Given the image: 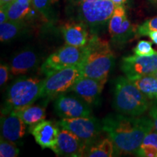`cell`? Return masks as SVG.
<instances>
[{
	"label": "cell",
	"instance_id": "obj_37",
	"mask_svg": "<svg viewBox=\"0 0 157 157\" xmlns=\"http://www.w3.org/2000/svg\"><path fill=\"white\" fill-rule=\"evenodd\" d=\"M153 75H154V76H155V77H156V78H157V71H155L154 73L153 74Z\"/></svg>",
	"mask_w": 157,
	"mask_h": 157
},
{
	"label": "cell",
	"instance_id": "obj_10",
	"mask_svg": "<svg viewBox=\"0 0 157 157\" xmlns=\"http://www.w3.org/2000/svg\"><path fill=\"white\" fill-rule=\"evenodd\" d=\"M54 109L60 119L90 117L92 113L91 106L81 98L63 94L57 97Z\"/></svg>",
	"mask_w": 157,
	"mask_h": 157
},
{
	"label": "cell",
	"instance_id": "obj_8",
	"mask_svg": "<svg viewBox=\"0 0 157 157\" xmlns=\"http://www.w3.org/2000/svg\"><path fill=\"white\" fill-rule=\"evenodd\" d=\"M57 124L59 127L68 129L79 137L87 145V148L98 140L99 135L103 131L102 123L92 116L62 119Z\"/></svg>",
	"mask_w": 157,
	"mask_h": 157
},
{
	"label": "cell",
	"instance_id": "obj_1",
	"mask_svg": "<svg viewBox=\"0 0 157 157\" xmlns=\"http://www.w3.org/2000/svg\"><path fill=\"white\" fill-rule=\"evenodd\" d=\"M101 123L103 132L114 144L116 154L119 155L135 154L145 137L154 129L151 118L121 113H109Z\"/></svg>",
	"mask_w": 157,
	"mask_h": 157
},
{
	"label": "cell",
	"instance_id": "obj_35",
	"mask_svg": "<svg viewBox=\"0 0 157 157\" xmlns=\"http://www.w3.org/2000/svg\"><path fill=\"white\" fill-rule=\"evenodd\" d=\"M15 1L18 2L23 4H28L32 2V0H15Z\"/></svg>",
	"mask_w": 157,
	"mask_h": 157
},
{
	"label": "cell",
	"instance_id": "obj_25",
	"mask_svg": "<svg viewBox=\"0 0 157 157\" xmlns=\"http://www.w3.org/2000/svg\"><path fill=\"white\" fill-rule=\"evenodd\" d=\"M19 154V149L15 143L10 142L1 137L0 140V156L1 157H16Z\"/></svg>",
	"mask_w": 157,
	"mask_h": 157
},
{
	"label": "cell",
	"instance_id": "obj_2",
	"mask_svg": "<svg viewBox=\"0 0 157 157\" xmlns=\"http://www.w3.org/2000/svg\"><path fill=\"white\" fill-rule=\"evenodd\" d=\"M114 65V56L107 41L93 34L85 46L83 60L79 64L83 76L107 80Z\"/></svg>",
	"mask_w": 157,
	"mask_h": 157
},
{
	"label": "cell",
	"instance_id": "obj_30",
	"mask_svg": "<svg viewBox=\"0 0 157 157\" xmlns=\"http://www.w3.org/2000/svg\"><path fill=\"white\" fill-rule=\"evenodd\" d=\"M8 21L7 14V10L5 6H1L0 8V23H3Z\"/></svg>",
	"mask_w": 157,
	"mask_h": 157
},
{
	"label": "cell",
	"instance_id": "obj_16",
	"mask_svg": "<svg viewBox=\"0 0 157 157\" xmlns=\"http://www.w3.org/2000/svg\"><path fill=\"white\" fill-rule=\"evenodd\" d=\"M40 62V56L32 48L19 51L11 59L10 70L12 76L23 75L35 69Z\"/></svg>",
	"mask_w": 157,
	"mask_h": 157
},
{
	"label": "cell",
	"instance_id": "obj_18",
	"mask_svg": "<svg viewBox=\"0 0 157 157\" xmlns=\"http://www.w3.org/2000/svg\"><path fill=\"white\" fill-rule=\"evenodd\" d=\"M13 112L18 116L25 123V124L29 125V127L40 123L46 118L45 107L38 105H35L33 104L22 109L14 110Z\"/></svg>",
	"mask_w": 157,
	"mask_h": 157
},
{
	"label": "cell",
	"instance_id": "obj_12",
	"mask_svg": "<svg viewBox=\"0 0 157 157\" xmlns=\"http://www.w3.org/2000/svg\"><path fill=\"white\" fill-rule=\"evenodd\" d=\"M87 146L68 129L59 130L58 142L53 151L59 156L80 157L85 156Z\"/></svg>",
	"mask_w": 157,
	"mask_h": 157
},
{
	"label": "cell",
	"instance_id": "obj_15",
	"mask_svg": "<svg viewBox=\"0 0 157 157\" xmlns=\"http://www.w3.org/2000/svg\"><path fill=\"white\" fill-rule=\"evenodd\" d=\"M26 132V124L13 111L2 113L1 137L16 144Z\"/></svg>",
	"mask_w": 157,
	"mask_h": 157
},
{
	"label": "cell",
	"instance_id": "obj_5",
	"mask_svg": "<svg viewBox=\"0 0 157 157\" xmlns=\"http://www.w3.org/2000/svg\"><path fill=\"white\" fill-rule=\"evenodd\" d=\"M71 6L74 9L76 21L84 23L93 34L109 22L116 7L111 0L84 2Z\"/></svg>",
	"mask_w": 157,
	"mask_h": 157
},
{
	"label": "cell",
	"instance_id": "obj_36",
	"mask_svg": "<svg viewBox=\"0 0 157 157\" xmlns=\"http://www.w3.org/2000/svg\"><path fill=\"white\" fill-rule=\"evenodd\" d=\"M151 2L154 3V4H157V0H149Z\"/></svg>",
	"mask_w": 157,
	"mask_h": 157
},
{
	"label": "cell",
	"instance_id": "obj_32",
	"mask_svg": "<svg viewBox=\"0 0 157 157\" xmlns=\"http://www.w3.org/2000/svg\"><path fill=\"white\" fill-rule=\"evenodd\" d=\"M68 2V3L70 4V5H77V4L84 2H88V1H95V0H66Z\"/></svg>",
	"mask_w": 157,
	"mask_h": 157
},
{
	"label": "cell",
	"instance_id": "obj_28",
	"mask_svg": "<svg viewBox=\"0 0 157 157\" xmlns=\"http://www.w3.org/2000/svg\"><path fill=\"white\" fill-rule=\"evenodd\" d=\"M10 70V66L5 64H1L0 66V85L2 86L8 81Z\"/></svg>",
	"mask_w": 157,
	"mask_h": 157
},
{
	"label": "cell",
	"instance_id": "obj_31",
	"mask_svg": "<svg viewBox=\"0 0 157 157\" xmlns=\"http://www.w3.org/2000/svg\"><path fill=\"white\" fill-rule=\"evenodd\" d=\"M147 36H148L149 37H150V39H151L152 42H154V44H157V31H149Z\"/></svg>",
	"mask_w": 157,
	"mask_h": 157
},
{
	"label": "cell",
	"instance_id": "obj_11",
	"mask_svg": "<svg viewBox=\"0 0 157 157\" xmlns=\"http://www.w3.org/2000/svg\"><path fill=\"white\" fill-rule=\"evenodd\" d=\"M108 25L111 39L117 43L126 42L135 32L123 5L116 6Z\"/></svg>",
	"mask_w": 157,
	"mask_h": 157
},
{
	"label": "cell",
	"instance_id": "obj_34",
	"mask_svg": "<svg viewBox=\"0 0 157 157\" xmlns=\"http://www.w3.org/2000/svg\"><path fill=\"white\" fill-rule=\"evenodd\" d=\"M15 0H0V5L1 6H7L13 2Z\"/></svg>",
	"mask_w": 157,
	"mask_h": 157
},
{
	"label": "cell",
	"instance_id": "obj_3",
	"mask_svg": "<svg viewBox=\"0 0 157 157\" xmlns=\"http://www.w3.org/2000/svg\"><path fill=\"white\" fill-rule=\"evenodd\" d=\"M113 106L121 114L139 117L149 109L150 103L128 78L119 76L114 81Z\"/></svg>",
	"mask_w": 157,
	"mask_h": 157
},
{
	"label": "cell",
	"instance_id": "obj_29",
	"mask_svg": "<svg viewBox=\"0 0 157 157\" xmlns=\"http://www.w3.org/2000/svg\"><path fill=\"white\" fill-rule=\"evenodd\" d=\"M149 116L154 124V130L157 132V101L151 105L149 111Z\"/></svg>",
	"mask_w": 157,
	"mask_h": 157
},
{
	"label": "cell",
	"instance_id": "obj_19",
	"mask_svg": "<svg viewBox=\"0 0 157 157\" xmlns=\"http://www.w3.org/2000/svg\"><path fill=\"white\" fill-rule=\"evenodd\" d=\"M26 23L23 21H7L0 25V39L2 42H10L25 31Z\"/></svg>",
	"mask_w": 157,
	"mask_h": 157
},
{
	"label": "cell",
	"instance_id": "obj_26",
	"mask_svg": "<svg viewBox=\"0 0 157 157\" xmlns=\"http://www.w3.org/2000/svg\"><path fill=\"white\" fill-rule=\"evenodd\" d=\"M133 52L137 56H148L155 54L156 51L153 49L151 42L146 40H141L133 49Z\"/></svg>",
	"mask_w": 157,
	"mask_h": 157
},
{
	"label": "cell",
	"instance_id": "obj_22",
	"mask_svg": "<svg viewBox=\"0 0 157 157\" xmlns=\"http://www.w3.org/2000/svg\"><path fill=\"white\" fill-rule=\"evenodd\" d=\"M130 80V79H129ZM150 100H157V78L151 74L130 80Z\"/></svg>",
	"mask_w": 157,
	"mask_h": 157
},
{
	"label": "cell",
	"instance_id": "obj_17",
	"mask_svg": "<svg viewBox=\"0 0 157 157\" xmlns=\"http://www.w3.org/2000/svg\"><path fill=\"white\" fill-rule=\"evenodd\" d=\"M61 32L66 44L78 48L87 46L93 35L84 23L76 21L65 23Z\"/></svg>",
	"mask_w": 157,
	"mask_h": 157
},
{
	"label": "cell",
	"instance_id": "obj_6",
	"mask_svg": "<svg viewBox=\"0 0 157 157\" xmlns=\"http://www.w3.org/2000/svg\"><path fill=\"white\" fill-rule=\"evenodd\" d=\"M82 76L79 65L63 68L46 76L42 82L40 98L50 99L70 91Z\"/></svg>",
	"mask_w": 157,
	"mask_h": 157
},
{
	"label": "cell",
	"instance_id": "obj_4",
	"mask_svg": "<svg viewBox=\"0 0 157 157\" xmlns=\"http://www.w3.org/2000/svg\"><path fill=\"white\" fill-rule=\"evenodd\" d=\"M42 80L36 77L21 76L12 83L6 93L2 113H8L34 104L40 98Z\"/></svg>",
	"mask_w": 157,
	"mask_h": 157
},
{
	"label": "cell",
	"instance_id": "obj_27",
	"mask_svg": "<svg viewBox=\"0 0 157 157\" xmlns=\"http://www.w3.org/2000/svg\"><path fill=\"white\" fill-rule=\"evenodd\" d=\"M151 31H157V16L147 20L137 29V33L140 36H147Z\"/></svg>",
	"mask_w": 157,
	"mask_h": 157
},
{
	"label": "cell",
	"instance_id": "obj_21",
	"mask_svg": "<svg viewBox=\"0 0 157 157\" xmlns=\"http://www.w3.org/2000/svg\"><path fill=\"white\" fill-rule=\"evenodd\" d=\"M5 7L9 21L23 22L31 17L32 9H34L32 3L23 4L16 1L5 6Z\"/></svg>",
	"mask_w": 157,
	"mask_h": 157
},
{
	"label": "cell",
	"instance_id": "obj_7",
	"mask_svg": "<svg viewBox=\"0 0 157 157\" xmlns=\"http://www.w3.org/2000/svg\"><path fill=\"white\" fill-rule=\"evenodd\" d=\"M85 47L66 44L51 54L41 66L42 73L48 76L58 71L81 63L84 56Z\"/></svg>",
	"mask_w": 157,
	"mask_h": 157
},
{
	"label": "cell",
	"instance_id": "obj_24",
	"mask_svg": "<svg viewBox=\"0 0 157 157\" xmlns=\"http://www.w3.org/2000/svg\"><path fill=\"white\" fill-rule=\"evenodd\" d=\"M58 0H32V5L35 10L40 13L48 21L56 16V5Z\"/></svg>",
	"mask_w": 157,
	"mask_h": 157
},
{
	"label": "cell",
	"instance_id": "obj_9",
	"mask_svg": "<svg viewBox=\"0 0 157 157\" xmlns=\"http://www.w3.org/2000/svg\"><path fill=\"white\" fill-rule=\"evenodd\" d=\"M121 69L129 79L153 74L157 71V52L152 56H129L121 59Z\"/></svg>",
	"mask_w": 157,
	"mask_h": 157
},
{
	"label": "cell",
	"instance_id": "obj_14",
	"mask_svg": "<svg viewBox=\"0 0 157 157\" xmlns=\"http://www.w3.org/2000/svg\"><path fill=\"white\" fill-rule=\"evenodd\" d=\"M59 130L58 124L49 120H44L29 127V132L34 137L37 144L43 149L50 148L52 151L58 142Z\"/></svg>",
	"mask_w": 157,
	"mask_h": 157
},
{
	"label": "cell",
	"instance_id": "obj_13",
	"mask_svg": "<svg viewBox=\"0 0 157 157\" xmlns=\"http://www.w3.org/2000/svg\"><path fill=\"white\" fill-rule=\"evenodd\" d=\"M107 80H98L82 76L74 84L70 91L74 92L90 106L101 103V95Z\"/></svg>",
	"mask_w": 157,
	"mask_h": 157
},
{
	"label": "cell",
	"instance_id": "obj_33",
	"mask_svg": "<svg viewBox=\"0 0 157 157\" xmlns=\"http://www.w3.org/2000/svg\"><path fill=\"white\" fill-rule=\"evenodd\" d=\"M112 2L114 4L115 6H119L123 5L124 4L127 2V0H111Z\"/></svg>",
	"mask_w": 157,
	"mask_h": 157
},
{
	"label": "cell",
	"instance_id": "obj_23",
	"mask_svg": "<svg viewBox=\"0 0 157 157\" xmlns=\"http://www.w3.org/2000/svg\"><path fill=\"white\" fill-rule=\"evenodd\" d=\"M135 155L143 157H157V132L153 129L143 139Z\"/></svg>",
	"mask_w": 157,
	"mask_h": 157
},
{
	"label": "cell",
	"instance_id": "obj_20",
	"mask_svg": "<svg viewBox=\"0 0 157 157\" xmlns=\"http://www.w3.org/2000/svg\"><path fill=\"white\" fill-rule=\"evenodd\" d=\"M116 150L113 141L109 138H103L96 141L88 147L84 156L111 157L116 156Z\"/></svg>",
	"mask_w": 157,
	"mask_h": 157
}]
</instances>
